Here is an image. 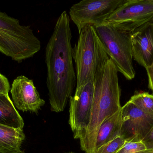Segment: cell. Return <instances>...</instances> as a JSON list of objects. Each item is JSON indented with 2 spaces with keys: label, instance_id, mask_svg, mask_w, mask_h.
I'll list each match as a JSON object with an SVG mask.
<instances>
[{
  "label": "cell",
  "instance_id": "cell-1",
  "mask_svg": "<svg viewBox=\"0 0 153 153\" xmlns=\"http://www.w3.org/2000/svg\"><path fill=\"white\" fill-rule=\"evenodd\" d=\"M70 22L64 11L46 47L47 86L51 111L56 113L64 110L76 84Z\"/></svg>",
  "mask_w": 153,
  "mask_h": 153
},
{
  "label": "cell",
  "instance_id": "cell-2",
  "mask_svg": "<svg viewBox=\"0 0 153 153\" xmlns=\"http://www.w3.org/2000/svg\"><path fill=\"white\" fill-rule=\"evenodd\" d=\"M118 72L109 58L94 78V90L89 123L84 135L80 139L81 150L85 153L94 152L98 131L103 121L122 107Z\"/></svg>",
  "mask_w": 153,
  "mask_h": 153
},
{
  "label": "cell",
  "instance_id": "cell-3",
  "mask_svg": "<svg viewBox=\"0 0 153 153\" xmlns=\"http://www.w3.org/2000/svg\"><path fill=\"white\" fill-rule=\"evenodd\" d=\"M79 34L77 43L73 48L76 71L75 91L93 80L97 72L110 58L94 27L87 25Z\"/></svg>",
  "mask_w": 153,
  "mask_h": 153
},
{
  "label": "cell",
  "instance_id": "cell-4",
  "mask_svg": "<svg viewBox=\"0 0 153 153\" xmlns=\"http://www.w3.org/2000/svg\"><path fill=\"white\" fill-rule=\"evenodd\" d=\"M41 49V43L30 26H22L17 19L0 10V52L13 61L32 57Z\"/></svg>",
  "mask_w": 153,
  "mask_h": 153
},
{
  "label": "cell",
  "instance_id": "cell-5",
  "mask_svg": "<svg viewBox=\"0 0 153 153\" xmlns=\"http://www.w3.org/2000/svg\"><path fill=\"white\" fill-rule=\"evenodd\" d=\"M94 28L118 72L127 80L134 79L136 72L133 65L131 32L107 22Z\"/></svg>",
  "mask_w": 153,
  "mask_h": 153
},
{
  "label": "cell",
  "instance_id": "cell-6",
  "mask_svg": "<svg viewBox=\"0 0 153 153\" xmlns=\"http://www.w3.org/2000/svg\"><path fill=\"white\" fill-rule=\"evenodd\" d=\"M126 0H83L70 8V18L78 32L87 25L95 27L108 18Z\"/></svg>",
  "mask_w": 153,
  "mask_h": 153
},
{
  "label": "cell",
  "instance_id": "cell-7",
  "mask_svg": "<svg viewBox=\"0 0 153 153\" xmlns=\"http://www.w3.org/2000/svg\"><path fill=\"white\" fill-rule=\"evenodd\" d=\"M106 22L130 32L153 22V0H126L113 12Z\"/></svg>",
  "mask_w": 153,
  "mask_h": 153
},
{
  "label": "cell",
  "instance_id": "cell-8",
  "mask_svg": "<svg viewBox=\"0 0 153 153\" xmlns=\"http://www.w3.org/2000/svg\"><path fill=\"white\" fill-rule=\"evenodd\" d=\"M94 90L93 80L70 98L69 124L75 139L80 140L85 134L90 120Z\"/></svg>",
  "mask_w": 153,
  "mask_h": 153
},
{
  "label": "cell",
  "instance_id": "cell-9",
  "mask_svg": "<svg viewBox=\"0 0 153 153\" xmlns=\"http://www.w3.org/2000/svg\"><path fill=\"white\" fill-rule=\"evenodd\" d=\"M120 136L126 142H142L153 127V116L128 101L121 108Z\"/></svg>",
  "mask_w": 153,
  "mask_h": 153
},
{
  "label": "cell",
  "instance_id": "cell-10",
  "mask_svg": "<svg viewBox=\"0 0 153 153\" xmlns=\"http://www.w3.org/2000/svg\"><path fill=\"white\" fill-rule=\"evenodd\" d=\"M10 93L14 106L23 112L37 114L45 103L40 98L33 81L24 75L18 76L13 81Z\"/></svg>",
  "mask_w": 153,
  "mask_h": 153
},
{
  "label": "cell",
  "instance_id": "cell-11",
  "mask_svg": "<svg viewBox=\"0 0 153 153\" xmlns=\"http://www.w3.org/2000/svg\"><path fill=\"white\" fill-rule=\"evenodd\" d=\"M131 40L133 58L146 69L153 62V22H149L132 31Z\"/></svg>",
  "mask_w": 153,
  "mask_h": 153
},
{
  "label": "cell",
  "instance_id": "cell-12",
  "mask_svg": "<svg viewBox=\"0 0 153 153\" xmlns=\"http://www.w3.org/2000/svg\"><path fill=\"white\" fill-rule=\"evenodd\" d=\"M25 139L23 129L0 124V153H22L21 149Z\"/></svg>",
  "mask_w": 153,
  "mask_h": 153
},
{
  "label": "cell",
  "instance_id": "cell-13",
  "mask_svg": "<svg viewBox=\"0 0 153 153\" xmlns=\"http://www.w3.org/2000/svg\"><path fill=\"white\" fill-rule=\"evenodd\" d=\"M121 125V109L113 116L105 119L101 125L96 137L94 152L103 145L120 136Z\"/></svg>",
  "mask_w": 153,
  "mask_h": 153
},
{
  "label": "cell",
  "instance_id": "cell-14",
  "mask_svg": "<svg viewBox=\"0 0 153 153\" xmlns=\"http://www.w3.org/2000/svg\"><path fill=\"white\" fill-rule=\"evenodd\" d=\"M0 124L23 129V119L16 110L9 95L0 94Z\"/></svg>",
  "mask_w": 153,
  "mask_h": 153
},
{
  "label": "cell",
  "instance_id": "cell-15",
  "mask_svg": "<svg viewBox=\"0 0 153 153\" xmlns=\"http://www.w3.org/2000/svg\"><path fill=\"white\" fill-rule=\"evenodd\" d=\"M141 110L153 116V95L147 92L135 93L129 100Z\"/></svg>",
  "mask_w": 153,
  "mask_h": 153
},
{
  "label": "cell",
  "instance_id": "cell-16",
  "mask_svg": "<svg viewBox=\"0 0 153 153\" xmlns=\"http://www.w3.org/2000/svg\"><path fill=\"white\" fill-rule=\"evenodd\" d=\"M126 142V140L119 136L112 141L103 145L93 153H117Z\"/></svg>",
  "mask_w": 153,
  "mask_h": 153
},
{
  "label": "cell",
  "instance_id": "cell-17",
  "mask_svg": "<svg viewBox=\"0 0 153 153\" xmlns=\"http://www.w3.org/2000/svg\"><path fill=\"white\" fill-rule=\"evenodd\" d=\"M142 142H126L117 153H138L146 150Z\"/></svg>",
  "mask_w": 153,
  "mask_h": 153
},
{
  "label": "cell",
  "instance_id": "cell-18",
  "mask_svg": "<svg viewBox=\"0 0 153 153\" xmlns=\"http://www.w3.org/2000/svg\"><path fill=\"white\" fill-rule=\"evenodd\" d=\"M10 90V87L8 79L0 73V94L9 95L8 93Z\"/></svg>",
  "mask_w": 153,
  "mask_h": 153
},
{
  "label": "cell",
  "instance_id": "cell-19",
  "mask_svg": "<svg viewBox=\"0 0 153 153\" xmlns=\"http://www.w3.org/2000/svg\"><path fill=\"white\" fill-rule=\"evenodd\" d=\"M142 142L144 144L146 149H153V127Z\"/></svg>",
  "mask_w": 153,
  "mask_h": 153
},
{
  "label": "cell",
  "instance_id": "cell-20",
  "mask_svg": "<svg viewBox=\"0 0 153 153\" xmlns=\"http://www.w3.org/2000/svg\"><path fill=\"white\" fill-rule=\"evenodd\" d=\"M148 78V87L153 92V62L152 65L146 69Z\"/></svg>",
  "mask_w": 153,
  "mask_h": 153
},
{
  "label": "cell",
  "instance_id": "cell-21",
  "mask_svg": "<svg viewBox=\"0 0 153 153\" xmlns=\"http://www.w3.org/2000/svg\"><path fill=\"white\" fill-rule=\"evenodd\" d=\"M138 153H153V149H146Z\"/></svg>",
  "mask_w": 153,
  "mask_h": 153
},
{
  "label": "cell",
  "instance_id": "cell-22",
  "mask_svg": "<svg viewBox=\"0 0 153 153\" xmlns=\"http://www.w3.org/2000/svg\"><path fill=\"white\" fill-rule=\"evenodd\" d=\"M74 153L73 152H69V153Z\"/></svg>",
  "mask_w": 153,
  "mask_h": 153
},
{
  "label": "cell",
  "instance_id": "cell-23",
  "mask_svg": "<svg viewBox=\"0 0 153 153\" xmlns=\"http://www.w3.org/2000/svg\"><path fill=\"white\" fill-rule=\"evenodd\" d=\"M22 153H24V152H22Z\"/></svg>",
  "mask_w": 153,
  "mask_h": 153
}]
</instances>
